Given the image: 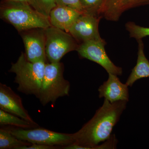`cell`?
Listing matches in <instances>:
<instances>
[{
    "mask_svg": "<svg viewBox=\"0 0 149 149\" xmlns=\"http://www.w3.org/2000/svg\"><path fill=\"white\" fill-rule=\"evenodd\" d=\"M127 103L120 101L111 103L104 99L102 105L91 119L80 130L72 133L73 143L83 147V149H95L100 143L111 136L113 129L119 121Z\"/></svg>",
    "mask_w": 149,
    "mask_h": 149,
    "instance_id": "cell-1",
    "label": "cell"
},
{
    "mask_svg": "<svg viewBox=\"0 0 149 149\" xmlns=\"http://www.w3.org/2000/svg\"><path fill=\"white\" fill-rule=\"evenodd\" d=\"M1 17L19 32L51 26L49 17L25 3L6 1L1 7Z\"/></svg>",
    "mask_w": 149,
    "mask_h": 149,
    "instance_id": "cell-2",
    "label": "cell"
},
{
    "mask_svg": "<svg viewBox=\"0 0 149 149\" xmlns=\"http://www.w3.org/2000/svg\"><path fill=\"white\" fill-rule=\"evenodd\" d=\"M46 63L44 61H29L25 54L22 52L16 62L12 63L9 71L15 74L14 82L18 85L17 91L39 98Z\"/></svg>",
    "mask_w": 149,
    "mask_h": 149,
    "instance_id": "cell-3",
    "label": "cell"
},
{
    "mask_svg": "<svg viewBox=\"0 0 149 149\" xmlns=\"http://www.w3.org/2000/svg\"><path fill=\"white\" fill-rule=\"evenodd\" d=\"M64 66L60 62L47 63L38 99L43 106L55 103L61 97L69 95L70 84L63 77Z\"/></svg>",
    "mask_w": 149,
    "mask_h": 149,
    "instance_id": "cell-4",
    "label": "cell"
},
{
    "mask_svg": "<svg viewBox=\"0 0 149 149\" xmlns=\"http://www.w3.org/2000/svg\"><path fill=\"white\" fill-rule=\"evenodd\" d=\"M46 56L50 63L60 62L68 53L77 51L79 45L68 32L51 26L45 29Z\"/></svg>",
    "mask_w": 149,
    "mask_h": 149,
    "instance_id": "cell-5",
    "label": "cell"
},
{
    "mask_svg": "<svg viewBox=\"0 0 149 149\" xmlns=\"http://www.w3.org/2000/svg\"><path fill=\"white\" fill-rule=\"evenodd\" d=\"M6 128L17 139L31 144L57 146L61 148L74 143L72 134L58 133L39 127L29 129L10 126Z\"/></svg>",
    "mask_w": 149,
    "mask_h": 149,
    "instance_id": "cell-6",
    "label": "cell"
},
{
    "mask_svg": "<svg viewBox=\"0 0 149 149\" xmlns=\"http://www.w3.org/2000/svg\"><path fill=\"white\" fill-rule=\"evenodd\" d=\"M106 45V43L103 39L88 41L80 44L77 51L81 58L100 65L108 74L120 76L123 73L122 68L116 66L110 59L105 49Z\"/></svg>",
    "mask_w": 149,
    "mask_h": 149,
    "instance_id": "cell-7",
    "label": "cell"
},
{
    "mask_svg": "<svg viewBox=\"0 0 149 149\" xmlns=\"http://www.w3.org/2000/svg\"><path fill=\"white\" fill-rule=\"evenodd\" d=\"M22 34L27 60L32 62L44 61L47 63L45 29H29L22 32Z\"/></svg>",
    "mask_w": 149,
    "mask_h": 149,
    "instance_id": "cell-8",
    "label": "cell"
},
{
    "mask_svg": "<svg viewBox=\"0 0 149 149\" xmlns=\"http://www.w3.org/2000/svg\"><path fill=\"white\" fill-rule=\"evenodd\" d=\"M101 17L83 13L69 29V33L77 42L80 44L102 39L100 36L99 24Z\"/></svg>",
    "mask_w": 149,
    "mask_h": 149,
    "instance_id": "cell-9",
    "label": "cell"
},
{
    "mask_svg": "<svg viewBox=\"0 0 149 149\" xmlns=\"http://www.w3.org/2000/svg\"><path fill=\"white\" fill-rule=\"evenodd\" d=\"M0 109L37 124L24 108L22 99L9 86L0 83Z\"/></svg>",
    "mask_w": 149,
    "mask_h": 149,
    "instance_id": "cell-10",
    "label": "cell"
},
{
    "mask_svg": "<svg viewBox=\"0 0 149 149\" xmlns=\"http://www.w3.org/2000/svg\"><path fill=\"white\" fill-rule=\"evenodd\" d=\"M128 86L120 82L115 74H109L108 78L98 88L99 97L104 98L110 102L120 101L128 102L129 95Z\"/></svg>",
    "mask_w": 149,
    "mask_h": 149,
    "instance_id": "cell-11",
    "label": "cell"
},
{
    "mask_svg": "<svg viewBox=\"0 0 149 149\" xmlns=\"http://www.w3.org/2000/svg\"><path fill=\"white\" fill-rule=\"evenodd\" d=\"M83 13L65 6L57 5L50 12L49 20L52 26L67 32Z\"/></svg>",
    "mask_w": 149,
    "mask_h": 149,
    "instance_id": "cell-12",
    "label": "cell"
},
{
    "mask_svg": "<svg viewBox=\"0 0 149 149\" xmlns=\"http://www.w3.org/2000/svg\"><path fill=\"white\" fill-rule=\"evenodd\" d=\"M138 43V58L136 65L132 69L126 84L131 87L140 79L149 77V61L144 53V45L142 39L137 40Z\"/></svg>",
    "mask_w": 149,
    "mask_h": 149,
    "instance_id": "cell-13",
    "label": "cell"
},
{
    "mask_svg": "<svg viewBox=\"0 0 149 149\" xmlns=\"http://www.w3.org/2000/svg\"><path fill=\"white\" fill-rule=\"evenodd\" d=\"M0 124L9 125L22 129H32L39 127L37 123L34 124L10 113L0 109Z\"/></svg>",
    "mask_w": 149,
    "mask_h": 149,
    "instance_id": "cell-14",
    "label": "cell"
},
{
    "mask_svg": "<svg viewBox=\"0 0 149 149\" xmlns=\"http://www.w3.org/2000/svg\"><path fill=\"white\" fill-rule=\"evenodd\" d=\"M31 143L19 140L13 135L6 127L0 129V149H19L23 146H29Z\"/></svg>",
    "mask_w": 149,
    "mask_h": 149,
    "instance_id": "cell-15",
    "label": "cell"
},
{
    "mask_svg": "<svg viewBox=\"0 0 149 149\" xmlns=\"http://www.w3.org/2000/svg\"><path fill=\"white\" fill-rule=\"evenodd\" d=\"M147 5H149V0H118L111 21H118L121 15L125 11Z\"/></svg>",
    "mask_w": 149,
    "mask_h": 149,
    "instance_id": "cell-16",
    "label": "cell"
},
{
    "mask_svg": "<svg viewBox=\"0 0 149 149\" xmlns=\"http://www.w3.org/2000/svg\"><path fill=\"white\" fill-rule=\"evenodd\" d=\"M83 13L101 17L103 0H80Z\"/></svg>",
    "mask_w": 149,
    "mask_h": 149,
    "instance_id": "cell-17",
    "label": "cell"
},
{
    "mask_svg": "<svg viewBox=\"0 0 149 149\" xmlns=\"http://www.w3.org/2000/svg\"><path fill=\"white\" fill-rule=\"evenodd\" d=\"M125 27L129 32L130 37L135 38L137 40L149 36V27H141L132 22H127Z\"/></svg>",
    "mask_w": 149,
    "mask_h": 149,
    "instance_id": "cell-18",
    "label": "cell"
},
{
    "mask_svg": "<svg viewBox=\"0 0 149 149\" xmlns=\"http://www.w3.org/2000/svg\"><path fill=\"white\" fill-rule=\"evenodd\" d=\"M118 0H103L102 7L101 16L104 17L107 20L111 21L112 15Z\"/></svg>",
    "mask_w": 149,
    "mask_h": 149,
    "instance_id": "cell-19",
    "label": "cell"
},
{
    "mask_svg": "<svg viewBox=\"0 0 149 149\" xmlns=\"http://www.w3.org/2000/svg\"><path fill=\"white\" fill-rule=\"evenodd\" d=\"M57 5L65 6L83 13L80 0H56Z\"/></svg>",
    "mask_w": 149,
    "mask_h": 149,
    "instance_id": "cell-20",
    "label": "cell"
},
{
    "mask_svg": "<svg viewBox=\"0 0 149 149\" xmlns=\"http://www.w3.org/2000/svg\"><path fill=\"white\" fill-rule=\"evenodd\" d=\"M41 7L48 17L50 12L56 6V0H37Z\"/></svg>",
    "mask_w": 149,
    "mask_h": 149,
    "instance_id": "cell-21",
    "label": "cell"
},
{
    "mask_svg": "<svg viewBox=\"0 0 149 149\" xmlns=\"http://www.w3.org/2000/svg\"><path fill=\"white\" fill-rule=\"evenodd\" d=\"M6 1L23 3L28 4L40 13L48 16L43 10L37 0H6Z\"/></svg>",
    "mask_w": 149,
    "mask_h": 149,
    "instance_id": "cell-22",
    "label": "cell"
},
{
    "mask_svg": "<svg viewBox=\"0 0 149 149\" xmlns=\"http://www.w3.org/2000/svg\"><path fill=\"white\" fill-rule=\"evenodd\" d=\"M61 148L57 146H48L41 144H32L29 146H23L19 149H56Z\"/></svg>",
    "mask_w": 149,
    "mask_h": 149,
    "instance_id": "cell-23",
    "label": "cell"
}]
</instances>
